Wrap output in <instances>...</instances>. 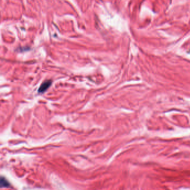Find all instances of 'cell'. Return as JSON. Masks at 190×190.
Wrapping results in <instances>:
<instances>
[{
	"instance_id": "2",
	"label": "cell",
	"mask_w": 190,
	"mask_h": 190,
	"mask_svg": "<svg viewBox=\"0 0 190 190\" xmlns=\"http://www.w3.org/2000/svg\"><path fill=\"white\" fill-rule=\"evenodd\" d=\"M0 186L1 188H7L10 186V184L9 183L7 180H6L5 178H4L3 177H1V180H0Z\"/></svg>"
},
{
	"instance_id": "1",
	"label": "cell",
	"mask_w": 190,
	"mask_h": 190,
	"mask_svg": "<svg viewBox=\"0 0 190 190\" xmlns=\"http://www.w3.org/2000/svg\"><path fill=\"white\" fill-rule=\"evenodd\" d=\"M51 84H52L51 80H46L43 82L41 85L40 86L39 88L38 89V93H43L45 92V91H46V90L50 87Z\"/></svg>"
}]
</instances>
